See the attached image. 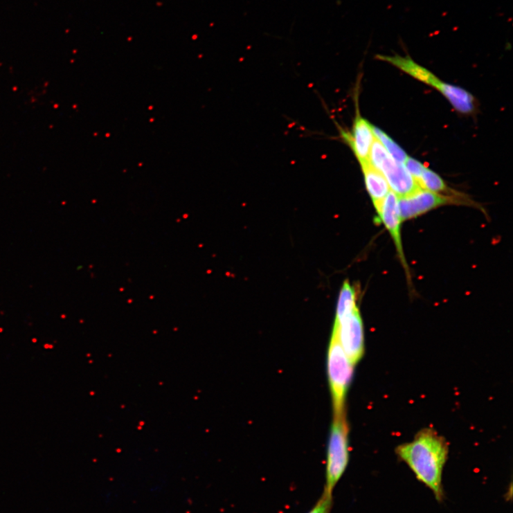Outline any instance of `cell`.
Here are the masks:
<instances>
[{"label":"cell","instance_id":"7c38bea8","mask_svg":"<svg viewBox=\"0 0 513 513\" xmlns=\"http://www.w3.org/2000/svg\"><path fill=\"white\" fill-rule=\"evenodd\" d=\"M372 131L375 136L383 145L388 155L397 162L404 164L408 156L400 146L379 128L372 126Z\"/></svg>","mask_w":513,"mask_h":513},{"label":"cell","instance_id":"6da1fadb","mask_svg":"<svg viewBox=\"0 0 513 513\" xmlns=\"http://www.w3.org/2000/svg\"><path fill=\"white\" fill-rule=\"evenodd\" d=\"M396 453L439 502L444 500L442 476L449 456L447 440L433 429L421 430L413 441L399 445Z\"/></svg>","mask_w":513,"mask_h":513},{"label":"cell","instance_id":"52a82bcc","mask_svg":"<svg viewBox=\"0 0 513 513\" xmlns=\"http://www.w3.org/2000/svg\"><path fill=\"white\" fill-rule=\"evenodd\" d=\"M376 212L377 214V222L381 223L388 231L390 235L392 236L399 260L408 278L410 273L403 249L401 233L402 222L399 214L398 197L392 190L388 192L386 197L376 209Z\"/></svg>","mask_w":513,"mask_h":513},{"label":"cell","instance_id":"5bb4252c","mask_svg":"<svg viewBox=\"0 0 513 513\" xmlns=\"http://www.w3.org/2000/svg\"><path fill=\"white\" fill-rule=\"evenodd\" d=\"M333 496L323 492L322 496L307 513H331Z\"/></svg>","mask_w":513,"mask_h":513},{"label":"cell","instance_id":"30bf717a","mask_svg":"<svg viewBox=\"0 0 513 513\" xmlns=\"http://www.w3.org/2000/svg\"><path fill=\"white\" fill-rule=\"evenodd\" d=\"M360 165L366 190H368L376 210L390 191L389 186L381 173L375 168L369 161Z\"/></svg>","mask_w":513,"mask_h":513},{"label":"cell","instance_id":"9a60e30c","mask_svg":"<svg viewBox=\"0 0 513 513\" xmlns=\"http://www.w3.org/2000/svg\"><path fill=\"white\" fill-rule=\"evenodd\" d=\"M404 166L406 168V170L408 171V173L417 181L420 179L422 174L423 173L424 170L426 166H425L423 163L420 162L419 161L414 159L411 157H408L406 162L404 163Z\"/></svg>","mask_w":513,"mask_h":513},{"label":"cell","instance_id":"5b68a950","mask_svg":"<svg viewBox=\"0 0 513 513\" xmlns=\"http://www.w3.org/2000/svg\"><path fill=\"white\" fill-rule=\"evenodd\" d=\"M333 331L352 363L356 365L364 353V334L359 308L341 321L334 323Z\"/></svg>","mask_w":513,"mask_h":513},{"label":"cell","instance_id":"9c48e42d","mask_svg":"<svg viewBox=\"0 0 513 513\" xmlns=\"http://www.w3.org/2000/svg\"><path fill=\"white\" fill-rule=\"evenodd\" d=\"M360 164L368 162L375 135L372 125L357 114L351 133L342 132Z\"/></svg>","mask_w":513,"mask_h":513},{"label":"cell","instance_id":"8fae6325","mask_svg":"<svg viewBox=\"0 0 513 513\" xmlns=\"http://www.w3.org/2000/svg\"><path fill=\"white\" fill-rule=\"evenodd\" d=\"M357 308L356 291L350 281L346 280L340 290L335 322L341 321Z\"/></svg>","mask_w":513,"mask_h":513},{"label":"cell","instance_id":"4fadbf2b","mask_svg":"<svg viewBox=\"0 0 513 513\" xmlns=\"http://www.w3.org/2000/svg\"><path fill=\"white\" fill-rule=\"evenodd\" d=\"M418 183L422 189L439 193L450 191L444 181L427 167L423 171Z\"/></svg>","mask_w":513,"mask_h":513},{"label":"cell","instance_id":"3957f363","mask_svg":"<svg viewBox=\"0 0 513 513\" xmlns=\"http://www.w3.org/2000/svg\"><path fill=\"white\" fill-rule=\"evenodd\" d=\"M327 373L334 417H339L345 414V399L353 377L354 365L342 349L334 331L327 354Z\"/></svg>","mask_w":513,"mask_h":513},{"label":"cell","instance_id":"277c9868","mask_svg":"<svg viewBox=\"0 0 513 513\" xmlns=\"http://www.w3.org/2000/svg\"><path fill=\"white\" fill-rule=\"evenodd\" d=\"M349 429L345 414L334 417L327 446L324 492L333 494L336 485L348 466Z\"/></svg>","mask_w":513,"mask_h":513},{"label":"cell","instance_id":"7a4b0ae2","mask_svg":"<svg viewBox=\"0 0 513 513\" xmlns=\"http://www.w3.org/2000/svg\"><path fill=\"white\" fill-rule=\"evenodd\" d=\"M376 57L377 60L393 64L414 79L441 92L458 112L467 114L474 111L475 99L469 92L440 80L433 73L414 62L409 56L379 55Z\"/></svg>","mask_w":513,"mask_h":513},{"label":"cell","instance_id":"ba28073f","mask_svg":"<svg viewBox=\"0 0 513 513\" xmlns=\"http://www.w3.org/2000/svg\"><path fill=\"white\" fill-rule=\"evenodd\" d=\"M386 180L390 190L398 198L407 197L422 188L406 170L404 164L397 162L388 154L376 168Z\"/></svg>","mask_w":513,"mask_h":513},{"label":"cell","instance_id":"8992f818","mask_svg":"<svg viewBox=\"0 0 513 513\" xmlns=\"http://www.w3.org/2000/svg\"><path fill=\"white\" fill-rule=\"evenodd\" d=\"M457 199L421 188L407 197L398 198L402 222L418 217L437 208L457 204Z\"/></svg>","mask_w":513,"mask_h":513}]
</instances>
